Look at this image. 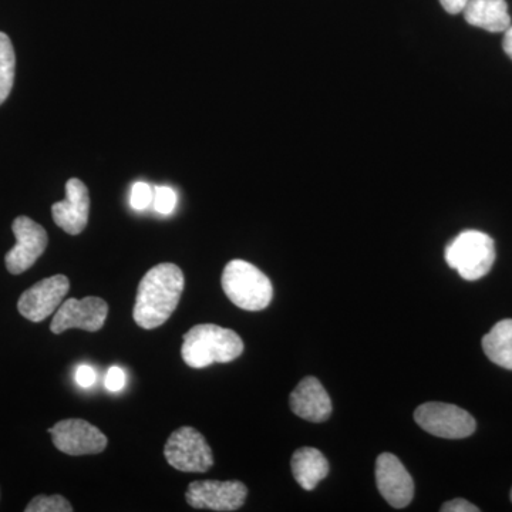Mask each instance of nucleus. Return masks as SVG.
<instances>
[{"label":"nucleus","mask_w":512,"mask_h":512,"mask_svg":"<svg viewBox=\"0 0 512 512\" xmlns=\"http://www.w3.org/2000/svg\"><path fill=\"white\" fill-rule=\"evenodd\" d=\"M69 289V279L64 275L50 276L37 282L20 296L18 302L20 315L30 322H43L59 309Z\"/></svg>","instance_id":"nucleus-11"},{"label":"nucleus","mask_w":512,"mask_h":512,"mask_svg":"<svg viewBox=\"0 0 512 512\" xmlns=\"http://www.w3.org/2000/svg\"><path fill=\"white\" fill-rule=\"evenodd\" d=\"M26 512H72L73 507L62 495H37L30 501Z\"/></svg>","instance_id":"nucleus-19"},{"label":"nucleus","mask_w":512,"mask_h":512,"mask_svg":"<svg viewBox=\"0 0 512 512\" xmlns=\"http://www.w3.org/2000/svg\"><path fill=\"white\" fill-rule=\"evenodd\" d=\"M107 313H109V305L104 299L96 298V296H87L80 301L67 299L53 316L50 330L55 335H60L69 329L97 332L103 328Z\"/></svg>","instance_id":"nucleus-9"},{"label":"nucleus","mask_w":512,"mask_h":512,"mask_svg":"<svg viewBox=\"0 0 512 512\" xmlns=\"http://www.w3.org/2000/svg\"><path fill=\"white\" fill-rule=\"evenodd\" d=\"M421 429L441 439L460 440L470 437L477 429L476 420L456 404L429 402L414 412Z\"/></svg>","instance_id":"nucleus-5"},{"label":"nucleus","mask_w":512,"mask_h":512,"mask_svg":"<svg viewBox=\"0 0 512 512\" xmlns=\"http://www.w3.org/2000/svg\"><path fill=\"white\" fill-rule=\"evenodd\" d=\"M440 3L450 15H458L466 8L468 0H440Z\"/></svg>","instance_id":"nucleus-25"},{"label":"nucleus","mask_w":512,"mask_h":512,"mask_svg":"<svg viewBox=\"0 0 512 512\" xmlns=\"http://www.w3.org/2000/svg\"><path fill=\"white\" fill-rule=\"evenodd\" d=\"M511 501H512V490H511Z\"/></svg>","instance_id":"nucleus-27"},{"label":"nucleus","mask_w":512,"mask_h":512,"mask_svg":"<svg viewBox=\"0 0 512 512\" xmlns=\"http://www.w3.org/2000/svg\"><path fill=\"white\" fill-rule=\"evenodd\" d=\"M154 190L146 183H136L131 190V205L134 210H146L148 205L153 204Z\"/></svg>","instance_id":"nucleus-21"},{"label":"nucleus","mask_w":512,"mask_h":512,"mask_svg":"<svg viewBox=\"0 0 512 512\" xmlns=\"http://www.w3.org/2000/svg\"><path fill=\"white\" fill-rule=\"evenodd\" d=\"M503 47L504 52L512 60V25L504 32Z\"/></svg>","instance_id":"nucleus-26"},{"label":"nucleus","mask_w":512,"mask_h":512,"mask_svg":"<svg viewBox=\"0 0 512 512\" xmlns=\"http://www.w3.org/2000/svg\"><path fill=\"white\" fill-rule=\"evenodd\" d=\"M292 412L303 420L322 423L332 414V400L316 377H305L289 397Z\"/></svg>","instance_id":"nucleus-14"},{"label":"nucleus","mask_w":512,"mask_h":512,"mask_svg":"<svg viewBox=\"0 0 512 512\" xmlns=\"http://www.w3.org/2000/svg\"><path fill=\"white\" fill-rule=\"evenodd\" d=\"M463 13L467 23L487 32H505L511 26L505 0H468Z\"/></svg>","instance_id":"nucleus-15"},{"label":"nucleus","mask_w":512,"mask_h":512,"mask_svg":"<svg viewBox=\"0 0 512 512\" xmlns=\"http://www.w3.org/2000/svg\"><path fill=\"white\" fill-rule=\"evenodd\" d=\"M248 488L241 481H194L185 500L195 510L237 511L245 504Z\"/></svg>","instance_id":"nucleus-7"},{"label":"nucleus","mask_w":512,"mask_h":512,"mask_svg":"<svg viewBox=\"0 0 512 512\" xmlns=\"http://www.w3.org/2000/svg\"><path fill=\"white\" fill-rule=\"evenodd\" d=\"M16 56L9 36L0 32V106L8 99L15 82Z\"/></svg>","instance_id":"nucleus-18"},{"label":"nucleus","mask_w":512,"mask_h":512,"mask_svg":"<svg viewBox=\"0 0 512 512\" xmlns=\"http://www.w3.org/2000/svg\"><path fill=\"white\" fill-rule=\"evenodd\" d=\"M221 282L229 301L244 311H264L274 298V288L268 276L242 259L228 262Z\"/></svg>","instance_id":"nucleus-3"},{"label":"nucleus","mask_w":512,"mask_h":512,"mask_svg":"<svg viewBox=\"0 0 512 512\" xmlns=\"http://www.w3.org/2000/svg\"><path fill=\"white\" fill-rule=\"evenodd\" d=\"M446 262L466 281H477L491 271L495 262V245L490 235L468 229L447 245Z\"/></svg>","instance_id":"nucleus-4"},{"label":"nucleus","mask_w":512,"mask_h":512,"mask_svg":"<svg viewBox=\"0 0 512 512\" xmlns=\"http://www.w3.org/2000/svg\"><path fill=\"white\" fill-rule=\"evenodd\" d=\"M184 282L183 271L177 265L160 264L151 268L138 285L134 322L147 330L164 325L181 301Z\"/></svg>","instance_id":"nucleus-1"},{"label":"nucleus","mask_w":512,"mask_h":512,"mask_svg":"<svg viewBox=\"0 0 512 512\" xmlns=\"http://www.w3.org/2000/svg\"><path fill=\"white\" fill-rule=\"evenodd\" d=\"M76 382L79 386L90 387L96 382V372L90 366H80L76 373Z\"/></svg>","instance_id":"nucleus-24"},{"label":"nucleus","mask_w":512,"mask_h":512,"mask_svg":"<svg viewBox=\"0 0 512 512\" xmlns=\"http://www.w3.org/2000/svg\"><path fill=\"white\" fill-rule=\"evenodd\" d=\"M483 349L495 365L512 370V319L501 320L484 336Z\"/></svg>","instance_id":"nucleus-17"},{"label":"nucleus","mask_w":512,"mask_h":512,"mask_svg":"<svg viewBox=\"0 0 512 512\" xmlns=\"http://www.w3.org/2000/svg\"><path fill=\"white\" fill-rule=\"evenodd\" d=\"M291 466L296 483L306 491L315 490L320 481L325 480L329 474L328 460L313 447L296 450L292 456Z\"/></svg>","instance_id":"nucleus-16"},{"label":"nucleus","mask_w":512,"mask_h":512,"mask_svg":"<svg viewBox=\"0 0 512 512\" xmlns=\"http://www.w3.org/2000/svg\"><path fill=\"white\" fill-rule=\"evenodd\" d=\"M153 204L156 211L160 212V214H171L174 211L175 205H177V194H175L173 188L157 187L154 190Z\"/></svg>","instance_id":"nucleus-20"},{"label":"nucleus","mask_w":512,"mask_h":512,"mask_svg":"<svg viewBox=\"0 0 512 512\" xmlns=\"http://www.w3.org/2000/svg\"><path fill=\"white\" fill-rule=\"evenodd\" d=\"M53 444L57 450L69 456L103 453L107 447V437L89 421L67 419L59 421L52 429Z\"/></svg>","instance_id":"nucleus-10"},{"label":"nucleus","mask_w":512,"mask_h":512,"mask_svg":"<svg viewBox=\"0 0 512 512\" xmlns=\"http://www.w3.org/2000/svg\"><path fill=\"white\" fill-rule=\"evenodd\" d=\"M376 484L384 500L393 508L407 507L413 501V478L402 461L392 453L377 457Z\"/></svg>","instance_id":"nucleus-12"},{"label":"nucleus","mask_w":512,"mask_h":512,"mask_svg":"<svg viewBox=\"0 0 512 512\" xmlns=\"http://www.w3.org/2000/svg\"><path fill=\"white\" fill-rule=\"evenodd\" d=\"M441 512H478L480 508L471 504L470 501L463 500V498H456V500L447 501L440 508Z\"/></svg>","instance_id":"nucleus-23"},{"label":"nucleus","mask_w":512,"mask_h":512,"mask_svg":"<svg viewBox=\"0 0 512 512\" xmlns=\"http://www.w3.org/2000/svg\"><path fill=\"white\" fill-rule=\"evenodd\" d=\"M244 352L237 332L212 323L197 325L184 335L181 356L192 369H205L214 363H229Z\"/></svg>","instance_id":"nucleus-2"},{"label":"nucleus","mask_w":512,"mask_h":512,"mask_svg":"<svg viewBox=\"0 0 512 512\" xmlns=\"http://www.w3.org/2000/svg\"><path fill=\"white\" fill-rule=\"evenodd\" d=\"M126 386V373L120 367H111L106 376V387L110 392H120Z\"/></svg>","instance_id":"nucleus-22"},{"label":"nucleus","mask_w":512,"mask_h":512,"mask_svg":"<svg viewBox=\"0 0 512 512\" xmlns=\"http://www.w3.org/2000/svg\"><path fill=\"white\" fill-rule=\"evenodd\" d=\"M89 214V190L82 180L72 178L66 184V200L53 204V220L67 234L79 235L87 227Z\"/></svg>","instance_id":"nucleus-13"},{"label":"nucleus","mask_w":512,"mask_h":512,"mask_svg":"<svg viewBox=\"0 0 512 512\" xmlns=\"http://www.w3.org/2000/svg\"><path fill=\"white\" fill-rule=\"evenodd\" d=\"M13 234L16 245L6 254V268L12 275H20L36 264L46 251L47 232L42 225L28 217H18L13 221Z\"/></svg>","instance_id":"nucleus-8"},{"label":"nucleus","mask_w":512,"mask_h":512,"mask_svg":"<svg viewBox=\"0 0 512 512\" xmlns=\"http://www.w3.org/2000/svg\"><path fill=\"white\" fill-rule=\"evenodd\" d=\"M164 456L167 463L181 473H205L214 466L210 444L192 427H180L168 437Z\"/></svg>","instance_id":"nucleus-6"}]
</instances>
